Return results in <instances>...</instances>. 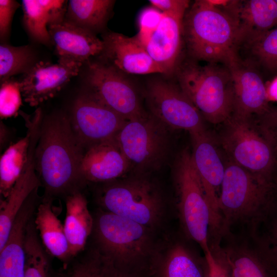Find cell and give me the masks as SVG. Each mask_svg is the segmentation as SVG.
Masks as SVG:
<instances>
[{
	"label": "cell",
	"instance_id": "1",
	"mask_svg": "<svg viewBox=\"0 0 277 277\" xmlns=\"http://www.w3.org/2000/svg\"><path fill=\"white\" fill-rule=\"evenodd\" d=\"M85 150L77 140L69 117L58 113L44 117L34 152L35 170L44 188L43 197L65 198L81 191Z\"/></svg>",
	"mask_w": 277,
	"mask_h": 277
},
{
	"label": "cell",
	"instance_id": "2",
	"mask_svg": "<svg viewBox=\"0 0 277 277\" xmlns=\"http://www.w3.org/2000/svg\"><path fill=\"white\" fill-rule=\"evenodd\" d=\"M92 234L100 254L116 269L148 277L160 243L156 231L101 208Z\"/></svg>",
	"mask_w": 277,
	"mask_h": 277
},
{
	"label": "cell",
	"instance_id": "3",
	"mask_svg": "<svg viewBox=\"0 0 277 277\" xmlns=\"http://www.w3.org/2000/svg\"><path fill=\"white\" fill-rule=\"evenodd\" d=\"M230 1L197 0L183 18V38L189 58L227 65L238 55V23Z\"/></svg>",
	"mask_w": 277,
	"mask_h": 277
},
{
	"label": "cell",
	"instance_id": "4",
	"mask_svg": "<svg viewBox=\"0 0 277 277\" xmlns=\"http://www.w3.org/2000/svg\"><path fill=\"white\" fill-rule=\"evenodd\" d=\"M274 189L272 181L227 163L219 198L222 238L233 225L254 228L263 222L273 208Z\"/></svg>",
	"mask_w": 277,
	"mask_h": 277
},
{
	"label": "cell",
	"instance_id": "5",
	"mask_svg": "<svg viewBox=\"0 0 277 277\" xmlns=\"http://www.w3.org/2000/svg\"><path fill=\"white\" fill-rule=\"evenodd\" d=\"M174 74L182 90L207 121L223 123L232 114L233 83L226 66L200 65L189 58L181 62Z\"/></svg>",
	"mask_w": 277,
	"mask_h": 277
},
{
	"label": "cell",
	"instance_id": "6",
	"mask_svg": "<svg viewBox=\"0 0 277 277\" xmlns=\"http://www.w3.org/2000/svg\"><path fill=\"white\" fill-rule=\"evenodd\" d=\"M97 201L101 209L156 231L163 225L166 205L162 192L143 174L104 183Z\"/></svg>",
	"mask_w": 277,
	"mask_h": 277
},
{
	"label": "cell",
	"instance_id": "7",
	"mask_svg": "<svg viewBox=\"0 0 277 277\" xmlns=\"http://www.w3.org/2000/svg\"><path fill=\"white\" fill-rule=\"evenodd\" d=\"M223 124L221 142L230 161L272 181L277 150L275 134L258 124L253 116L232 113Z\"/></svg>",
	"mask_w": 277,
	"mask_h": 277
},
{
	"label": "cell",
	"instance_id": "8",
	"mask_svg": "<svg viewBox=\"0 0 277 277\" xmlns=\"http://www.w3.org/2000/svg\"><path fill=\"white\" fill-rule=\"evenodd\" d=\"M174 180L179 217L184 233L196 242L204 253L210 250L212 215L192 153L188 149L179 155Z\"/></svg>",
	"mask_w": 277,
	"mask_h": 277
},
{
	"label": "cell",
	"instance_id": "9",
	"mask_svg": "<svg viewBox=\"0 0 277 277\" xmlns=\"http://www.w3.org/2000/svg\"><path fill=\"white\" fill-rule=\"evenodd\" d=\"M167 127L146 112L127 120L115 138L131 167L143 174L159 167L168 148Z\"/></svg>",
	"mask_w": 277,
	"mask_h": 277
},
{
	"label": "cell",
	"instance_id": "10",
	"mask_svg": "<svg viewBox=\"0 0 277 277\" xmlns=\"http://www.w3.org/2000/svg\"><path fill=\"white\" fill-rule=\"evenodd\" d=\"M144 95L150 113L167 128L186 130L191 137L206 131L203 117L177 83L151 79Z\"/></svg>",
	"mask_w": 277,
	"mask_h": 277
},
{
	"label": "cell",
	"instance_id": "11",
	"mask_svg": "<svg viewBox=\"0 0 277 277\" xmlns=\"http://www.w3.org/2000/svg\"><path fill=\"white\" fill-rule=\"evenodd\" d=\"M87 83L88 93L127 121L146 113L133 84L113 67L101 63H89Z\"/></svg>",
	"mask_w": 277,
	"mask_h": 277
},
{
	"label": "cell",
	"instance_id": "12",
	"mask_svg": "<svg viewBox=\"0 0 277 277\" xmlns=\"http://www.w3.org/2000/svg\"><path fill=\"white\" fill-rule=\"evenodd\" d=\"M69 118L72 130L85 150L114 138L127 121L89 93L75 100Z\"/></svg>",
	"mask_w": 277,
	"mask_h": 277
},
{
	"label": "cell",
	"instance_id": "13",
	"mask_svg": "<svg viewBox=\"0 0 277 277\" xmlns=\"http://www.w3.org/2000/svg\"><path fill=\"white\" fill-rule=\"evenodd\" d=\"M191 137L193 162L211 212L212 229L210 241H217L222 236V219L219 198L226 165L222 162L212 138L207 132Z\"/></svg>",
	"mask_w": 277,
	"mask_h": 277
},
{
	"label": "cell",
	"instance_id": "14",
	"mask_svg": "<svg viewBox=\"0 0 277 277\" xmlns=\"http://www.w3.org/2000/svg\"><path fill=\"white\" fill-rule=\"evenodd\" d=\"M82 65L62 60L57 64L36 62L19 82L24 100L36 107L51 98L78 74Z\"/></svg>",
	"mask_w": 277,
	"mask_h": 277
},
{
	"label": "cell",
	"instance_id": "15",
	"mask_svg": "<svg viewBox=\"0 0 277 277\" xmlns=\"http://www.w3.org/2000/svg\"><path fill=\"white\" fill-rule=\"evenodd\" d=\"M231 74L233 88L232 113L245 116H262L271 109L267 98L266 85L258 68L238 55L226 66Z\"/></svg>",
	"mask_w": 277,
	"mask_h": 277
},
{
	"label": "cell",
	"instance_id": "16",
	"mask_svg": "<svg viewBox=\"0 0 277 277\" xmlns=\"http://www.w3.org/2000/svg\"><path fill=\"white\" fill-rule=\"evenodd\" d=\"M102 53L107 65L126 74H165L153 60L136 36L128 37L114 32L102 36Z\"/></svg>",
	"mask_w": 277,
	"mask_h": 277
},
{
	"label": "cell",
	"instance_id": "17",
	"mask_svg": "<svg viewBox=\"0 0 277 277\" xmlns=\"http://www.w3.org/2000/svg\"><path fill=\"white\" fill-rule=\"evenodd\" d=\"M183 18L162 13L157 25L140 40L165 74H174L181 63L183 38Z\"/></svg>",
	"mask_w": 277,
	"mask_h": 277
},
{
	"label": "cell",
	"instance_id": "18",
	"mask_svg": "<svg viewBox=\"0 0 277 277\" xmlns=\"http://www.w3.org/2000/svg\"><path fill=\"white\" fill-rule=\"evenodd\" d=\"M27 128L25 136L9 146L0 159V193L5 199L9 195L29 161L31 150L36 144L44 118L41 108L32 115L19 111Z\"/></svg>",
	"mask_w": 277,
	"mask_h": 277
},
{
	"label": "cell",
	"instance_id": "19",
	"mask_svg": "<svg viewBox=\"0 0 277 277\" xmlns=\"http://www.w3.org/2000/svg\"><path fill=\"white\" fill-rule=\"evenodd\" d=\"M211 250L224 264L230 277H277V264L263 248L232 242Z\"/></svg>",
	"mask_w": 277,
	"mask_h": 277
},
{
	"label": "cell",
	"instance_id": "20",
	"mask_svg": "<svg viewBox=\"0 0 277 277\" xmlns=\"http://www.w3.org/2000/svg\"><path fill=\"white\" fill-rule=\"evenodd\" d=\"M131 167L114 137L85 150L81 164V174L86 183H104L120 179Z\"/></svg>",
	"mask_w": 277,
	"mask_h": 277
},
{
	"label": "cell",
	"instance_id": "21",
	"mask_svg": "<svg viewBox=\"0 0 277 277\" xmlns=\"http://www.w3.org/2000/svg\"><path fill=\"white\" fill-rule=\"evenodd\" d=\"M48 31L59 60L83 64L103 51L102 39L94 33L66 19L50 25Z\"/></svg>",
	"mask_w": 277,
	"mask_h": 277
},
{
	"label": "cell",
	"instance_id": "22",
	"mask_svg": "<svg viewBox=\"0 0 277 277\" xmlns=\"http://www.w3.org/2000/svg\"><path fill=\"white\" fill-rule=\"evenodd\" d=\"M205 258L180 241L160 244L148 277H206Z\"/></svg>",
	"mask_w": 277,
	"mask_h": 277
},
{
	"label": "cell",
	"instance_id": "23",
	"mask_svg": "<svg viewBox=\"0 0 277 277\" xmlns=\"http://www.w3.org/2000/svg\"><path fill=\"white\" fill-rule=\"evenodd\" d=\"M35 189L27 199L13 222L8 239L0 250V277H24L26 254L25 236L29 221L41 201Z\"/></svg>",
	"mask_w": 277,
	"mask_h": 277
},
{
	"label": "cell",
	"instance_id": "24",
	"mask_svg": "<svg viewBox=\"0 0 277 277\" xmlns=\"http://www.w3.org/2000/svg\"><path fill=\"white\" fill-rule=\"evenodd\" d=\"M233 13L238 22L239 49L277 27L275 0L236 1Z\"/></svg>",
	"mask_w": 277,
	"mask_h": 277
},
{
	"label": "cell",
	"instance_id": "25",
	"mask_svg": "<svg viewBox=\"0 0 277 277\" xmlns=\"http://www.w3.org/2000/svg\"><path fill=\"white\" fill-rule=\"evenodd\" d=\"M35 146L33 147L26 167L9 195L4 200L1 201L0 250L8 239L19 211L32 192L41 186L35 172L34 152Z\"/></svg>",
	"mask_w": 277,
	"mask_h": 277
},
{
	"label": "cell",
	"instance_id": "26",
	"mask_svg": "<svg viewBox=\"0 0 277 277\" xmlns=\"http://www.w3.org/2000/svg\"><path fill=\"white\" fill-rule=\"evenodd\" d=\"M65 199L66 212L64 228L72 260L85 249L92 232L94 220L88 209L87 199L81 191L74 192Z\"/></svg>",
	"mask_w": 277,
	"mask_h": 277
},
{
	"label": "cell",
	"instance_id": "27",
	"mask_svg": "<svg viewBox=\"0 0 277 277\" xmlns=\"http://www.w3.org/2000/svg\"><path fill=\"white\" fill-rule=\"evenodd\" d=\"M67 2L63 0L22 1L24 23L32 38L44 44L51 42L48 27L65 20Z\"/></svg>",
	"mask_w": 277,
	"mask_h": 277
},
{
	"label": "cell",
	"instance_id": "28",
	"mask_svg": "<svg viewBox=\"0 0 277 277\" xmlns=\"http://www.w3.org/2000/svg\"><path fill=\"white\" fill-rule=\"evenodd\" d=\"M53 200L43 197L35 212L34 223L47 251L66 264L72 259L64 225L53 210Z\"/></svg>",
	"mask_w": 277,
	"mask_h": 277
},
{
	"label": "cell",
	"instance_id": "29",
	"mask_svg": "<svg viewBox=\"0 0 277 277\" xmlns=\"http://www.w3.org/2000/svg\"><path fill=\"white\" fill-rule=\"evenodd\" d=\"M112 0H70L67 21L94 33L105 26L115 3Z\"/></svg>",
	"mask_w": 277,
	"mask_h": 277
},
{
	"label": "cell",
	"instance_id": "30",
	"mask_svg": "<svg viewBox=\"0 0 277 277\" xmlns=\"http://www.w3.org/2000/svg\"><path fill=\"white\" fill-rule=\"evenodd\" d=\"M26 262L24 277H53L48 252L43 246L34 223L29 221L25 236Z\"/></svg>",
	"mask_w": 277,
	"mask_h": 277
},
{
	"label": "cell",
	"instance_id": "31",
	"mask_svg": "<svg viewBox=\"0 0 277 277\" xmlns=\"http://www.w3.org/2000/svg\"><path fill=\"white\" fill-rule=\"evenodd\" d=\"M112 265L93 247L82 256L73 259L53 277H109Z\"/></svg>",
	"mask_w": 277,
	"mask_h": 277
},
{
	"label": "cell",
	"instance_id": "32",
	"mask_svg": "<svg viewBox=\"0 0 277 277\" xmlns=\"http://www.w3.org/2000/svg\"><path fill=\"white\" fill-rule=\"evenodd\" d=\"M35 56L28 46H12L2 43L0 46V80L3 83L13 75L26 73L35 64Z\"/></svg>",
	"mask_w": 277,
	"mask_h": 277
},
{
	"label": "cell",
	"instance_id": "33",
	"mask_svg": "<svg viewBox=\"0 0 277 277\" xmlns=\"http://www.w3.org/2000/svg\"><path fill=\"white\" fill-rule=\"evenodd\" d=\"M250 53L246 58L257 68L277 72V27L243 46Z\"/></svg>",
	"mask_w": 277,
	"mask_h": 277
},
{
	"label": "cell",
	"instance_id": "34",
	"mask_svg": "<svg viewBox=\"0 0 277 277\" xmlns=\"http://www.w3.org/2000/svg\"><path fill=\"white\" fill-rule=\"evenodd\" d=\"M19 83L8 80L1 83L0 89V116L7 118L15 116L22 105Z\"/></svg>",
	"mask_w": 277,
	"mask_h": 277
},
{
	"label": "cell",
	"instance_id": "35",
	"mask_svg": "<svg viewBox=\"0 0 277 277\" xmlns=\"http://www.w3.org/2000/svg\"><path fill=\"white\" fill-rule=\"evenodd\" d=\"M14 0L0 1V38L4 41L10 34L13 15L19 7Z\"/></svg>",
	"mask_w": 277,
	"mask_h": 277
},
{
	"label": "cell",
	"instance_id": "36",
	"mask_svg": "<svg viewBox=\"0 0 277 277\" xmlns=\"http://www.w3.org/2000/svg\"><path fill=\"white\" fill-rule=\"evenodd\" d=\"M149 2L162 13L181 18H184L190 3L187 0H150Z\"/></svg>",
	"mask_w": 277,
	"mask_h": 277
},
{
	"label": "cell",
	"instance_id": "37",
	"mask_svg": "<svg viewBox=\"0 0 277 277\" xmlns=\"http://www.w3.org/2000/svg\"><path fill=\"white\" fill-rule=\"evenodd\" d=\"M204 256L207 266L206 277H230L224 264L210 249L204 253Z\"/></svg>",
	"mask_w": 277,
	"mask_h": 277
},
{
	"label": "cell",
	"instance_id": "38",
	"mask_svg": "<svg viewBox=\"0 0 277 277\" xmlns=\"http://www.w3.org/2000/svg\"><path fill=\"white\" fill-rule=\"evenodd\" d=\"M268 240L267 247L263 248L277 264V219L270 228Z\"/></svg>",
	"mask_w": 277,
	"mask_h": 277
},
{
	"label": "cell",
	"instance_id": "39",
	"mask_svg": "<svg viewBox=\"0 0 277 277\" xmlns=\"http://www.w3.org/2000/svg\"><path fill=\"white\" fill-rule=\"evenodd\" d=\"M266 88L268 101L277 102V76L266 85Z\"/></svg>",
	"mask_w": 277,
	"mask_h": 277
},
{
	"label": "cell",
	"instance_id": "40",
	"mask_svg": "<svg viewBox=\"0 0 277 277\" xmlns=\"http://www.w3.org/2000/svg\"><path fill=\"white\" fill-rule=\"evenodd\" d=\"M109 277H146L145 276L120 271L112 266V268Z\"/></svg>",
	"mask_w": 277,
	"mask_h": 277
},
{
	"label": "cell",
	"instance_id": "41",
	"mask_svg": "<svg viewBox=\"0 0 277 277\" xmlns=\"http://www.w3.org/2000/svg\"><path fill=\"white\" fill-rule=\"evenodd\" d=\"M263 117H264L265 120L272 123H277V110L270 109V110L265 114Z\"/></svg>",
	"mask_w": 277,
	"mask_h": 277
},
{
	"label": "cell",
	"instance_id": "42",
	"mask_svg": "<svg viewBox=\"0 0 277 277\" xmlns=\"http://www.w3.org/2000/svg\"><path fill=\"white\" fill-rule=\"evenodd\" d=\"M275 2H276V3H277V0H275Z\"/></svg>",
	"mask_w": 277,
	"mask_h": 277
}]
</instances>
